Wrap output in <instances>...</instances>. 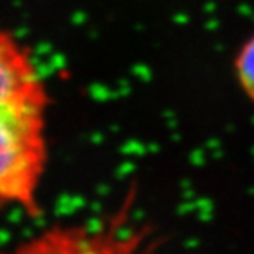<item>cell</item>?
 <instances>
[{"label":"cell","mask_w":254,"mask_h":254,"mask_svg":"<svg viewBox=\"0 0 254 254\" xmlns=\"http://www.w3.org/2000/svg\"><path fill=\"white\" fill-rule=\"evenodd\" d=\"M50 108L32 52L0 27V210L38 211L50 162Z\"/></svg>","instance_id":"cell-1"},{"label":"cell","mask_w":254,"mask_h":254,"mask_svg":"<svg viewBox=\"0 0 254 254\" xmlns=\"http://www.w3.org/2000/svg\"><path fill=\"white\" fill-rule=\"evenodd\" d=\"M0 254H164L152 228L124 211L96 223L53 225Z\"/></svg>","instance_id":"cell-2"},{"label":"cell","mask_w":254,"mask_h":254,"mask_svg":"<svg viewBox=\"0 0 254 254\" xmlns=\"http://www.w3.org/2000/svg\"><path fill=\"white\" fill-rule=\"evenodd\" d=\"M235 66L243 91L254 101V35L241 47Z\"/></svg>","instance_id":"cell-3"}]
</instances>
